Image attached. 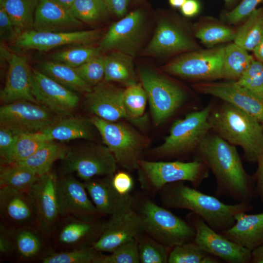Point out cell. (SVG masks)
Listing matches in <instances>:
<instances>
[{
	"label": "cell",
	"instance_id": "cell-38",
	"mask_svg": "<svg viewBox=\"0 0 263 263\" xmlns=\"http://www.w3.org/2000/svg\"><path fill=\"white\" fill-rule=\"evenodd\" d=\"M82 22H99L108 16L109 10L104 0H75L70 8Z\"/></svg>",
	"mask_w": 263,
	"mask_h": 263
},
{
	"label": "cell",
	"instance_id": "cell-56",
	"mask_svg": "<svg viewBox=\"0 0 263 263\" xmlns=\"http://www.w3.org/2000/svg\"><path fill=\"white\" fill-rule=\"evenodd\" d=\"M251 263H263V244L251 251Z\"/></svg>",
	"mask_w": 263,
	"mask_h": 263
},
{
	"label": "cell",
	"instance_id": "cell-9",
	"mask_svg": "<svg viewBox=\"0 0 263 263\" xmlns=\"http://www.w3.org/2000/svg\"><path fill=\"white\" fill-rule=\"evenodd\" d=\"M62 160L64 174L75 173L86 181L95 176H113L117 162L104 145L89 144L69 148Z\"/></svg>",
	"mask_w": 263,
	"mask_h": 263
},
{
	"label": "cell",
	"instance_id": "cell-46",
	"mask_svg": "<svg viewBox=\"0 0 263 263\" xmlns=\"http://www.w3.org/2000/svg\"><path fill=\"white\" fill-rule=\"evenodd\" d=\"M236 83L263 99V63L253 60Z\"/></svg>",
	"mask_w": 263,
	"mask_h": 263
},
{
	"label": "cell",
	"instance_id": "cell-41",
	"mask_svg": "<svg viewBox=\"0 0 263 263\" xmlns=\"http://www.w3.org/2000/svg\"><path fill=\"white\" fill-rule=\"evenodd\" d=\"M142 233L137 237L140 263H168L170 247L160 243L149 235H143Z\"/></svg>",
	"mask_w": 263,
	"mask_h": 263
},
{
	"label": "cell",
	"instance_id": "cell-51",
	"mask_svg": "<svg viewBox=\"0 0 263 263\" xmlns=\"http://www.w3.org/2000/svg\"><path fill=\"white\" fill-rule=\"evenodd\" d=\"M112 182L116 191L123 195L129 194L133 186L131 175L124 171L115 173L112 177Z\"/></svg>",
	"mask_w": 263,
	"mask_h": 263
},
{
	"label": "cell",
	"instance_id": "cell-3",
	"mask_svg": "<svg viewBox=\"0 0 263 263\" xmlns=\"http://www.w3.org/2000/svg\"><path fill=\"white\" fill-rule=\"evenodd\" d=\"M214 105L208 116L211 131L244 150V158L257 162L263 151V127L254 117L227 102Z\"/></svg>",
	"mask_w": 263,
	"mask_h": 263
},
{
	"label": "cell",
	"instance_id": "cell-11",
	"mask_svg": "<svg viewBox=\"0 0 263 263\" xmlns=\"http://www.w3.org/2000/svg\"><path fill=\"white\" fill-rule=\"evenodd\" d=\"M225 47L187 52L168 63L163 68L170 75L197 80L222 78Z\"/></svg>",
	"mask_w": 263,
	"mask_h": 263
},
{
	"label": "cell",
	"instance_id": "cell-16",
	"mask_svg": "<svg viewBox=\"0 0 263 263\" xmlns=\"http://www.w3.org/2000/svg\"><path fill=\"white\" fill-rule=\"evenodd\" d=\"M101 37L100 30L52 32L30 29L22 32L14 45L19 49L46 51L69 44L89 45Z\"/></svg>",
	"mask_w": 263,
	"mask_h": 263
},
{
	"label": "cell",
	"instance_id": "cell-5",
	"mask_svg": "<svg viewBox=\"0 0 263 263\" xmlns=\"http://www.w3.org/2000/svg\"><path fill=\"white\" fill-rule=\"evenodd\" d=\"M138 169L141 187L150 191H160L166 185L179 181L189 182L197 188L209 176L207 166L194 160L154 162L142 159Z\"/></svg>",
	"mask_w": 263,
	"mask_h": 263
},
{
	"label": "cell",
	"instance_id": "cell-25",
	"mask_svg": "<svg viewBox=\"0 0 263 263\" xmlns=\"http://www.w3.org/2000/svg\"><path fill=\"white\" fill-rule=\"evenodd\" d=\"M0 209L5 224L12 228L38 227L35 209L28 193L7 187L0 188Z\"/></svg>",
	"mask_w": 263,
	"mask_h": 263
},
{
	"label": "cell",
	"instance_id": "cell-60",
	"mask_svg": "<svg viewBox=\"0 0 263 263\" xmlns=\"http://www.w3.org/2000/svg\"><path fill=\"white\" fill-rule=\"evenodd\" d=\"M228 4H232L235 3L238 0H224Z\"/></svg>",
	"mask_w": 263,
	"mask_h": 263
},
{
	"label": "cell",
	"instance_id": "cell-18",
	"mask_svg": "<svg viewBox=\"0 0 263 263\" xmlns=\"http://www.w3.org/2000/svg\"><path fill=\"white\" fill-rule=\"evenodd\" d=\"M0 56L8 65L5 83L0 92V100L4 104L19 100L39 103L31 93V70L26 58L10 53L1 42Z\"/></svg>",
	"mask_w": 263,
	"mask_h": 263
},
{
	"label": "cell",
	"instance_id": "cell-42",
	"mask_svg": "<svg viewBox=\"0 0 263 263\" xmlns=\"http://www.w3.org/2000/svg\"><path fill=\"white\" fill-rule=\"evenodd\" d=\"M100 53L98 47L87 45L56 52L53 54L51 57L53 61L76 68L92 58L100 55Z\"/></svg>",
	"mask_w": 263,
	"mask_h": 263
},
{
	"label": "cell",
	"instance_id": "cell-40",
	"mask_svg": "<svg viewBox=\"0 0 263 263\" xmlns=\"http://www.w3.org/2000/svg\"><path fill=\"white\" fill-rule=\"evenodd\" d=\"M102 252L93 246L53 252L42 259V263H97Z\"/></svg>",
	"mask_w": 263,
	"mask_h": 263
},
{
	"label": "cell",
	"instance_id": "cell-15",
	"mask_svg": "<svg viewBox=\"0 0 263 263\" xmlns=\"http://www.w3.org/2000/svg\"><path fill=\"white\" fill-rule=\"evenodd\" d=\"M57 177L49 172L40 176L29 195L35 209L38 228L44 236H49L56 227L60 214L57 195Z\"/></svg>",
	"mask_w": 263,
	"mask_h": 263
},
{
	"label": "cell",
	"instance_id": "cell-44",
	"mask_svg": "<svg viewBox=\"0 0 263 263\" xmlns=\"http://www.w3.org/2000/svg\"><path fill=\"white\" fill-rule=\"evenodd\" d=\"M236 32L220 24H210L199 28L195 36L202 43L208 46L234 40Z\"/></svg>",
	"mask_w": 263,
	"mask_h": 263
},
{
	"label": "cell",
	"instance_id": "cell-33",
	"mask_svg": "<svg viewBox=\"0 0 263 263\" xmlns=\"http://www.w3.org/2000/svg\"><path fill=\"white\" fill-rule=\"evenodd\" d=\"M254 60L247 51L235 43L225 47L222 78L237 81Z\"/></svg>",
	"mask_w": 263,
	"mask_h": 263
},
{
	"label": "cell",
	"instance_id": "cell-55",
	"mask_svg": "<svg viewBox=\"0 0 263 263\" xmlns=\"http://www.w3.org/2000/svg\"><path fill=\"white\" fill-rule=\"evenodd\" d=\"M182 14L187 17H192L200 10V4L198 0H187L180 8Z\"/></svg>",
	"mask_w": 263,
	"mask_h": 263
},
{
	"label": "cell",
	"instance_id": "cell-28",
	"mask_svg": "<svg viewBox=\"0 0 263 263\" xmlns=\"http://www.w3.org/2000/svg\"><path fill=\"white\" fill-rule=\"evenodd\" d=\"M91 119L80 117L63 118L43 131L50 140L68 141L76 139L92 140L94 128Z\"/></svg>",
	"mask_w": 263,
	"mask_h": 263
},
{
	"label": "cell",
	"instance_id": "cell-24",
	"mask_svg": "<svg viewBox=\"0 0 263 263\" xmlns=\"http://www.w3.org/2000/svg\"><path fill=\"white\" fill-rule=\"evenodd\" d=\"M113 176L103 179H90L84 182L86 190L100 215L110 217L125 213L133 209V199L123 195L113 188Z\"/></svg>",
	"mask_w": 263,
	"mask_h": 263
},
{
	"label": "cell",
	"instance_id": "cell-39",
	"mask_svg": "<svg viewBox=\"0 0 263 263\" xmlns=\"http://www.w3.org/2000/svg\"><path fill=\"white\" fill-rule=\"evenodd\" d=\"M51 141L43 132L20 133L15 144L11 164L26 159Z\"/></svg>",
	"mask_w": 263,
	"mask_h": 263
},
{
	"label": "cell",
	"instance_id": "cell-31",
	"mask_svg": "<svg viewBox=\"0 0 263 263\" xmlns=\"http://www.w3.org/2000/svg\"><path fill=\"white\" fill-rule=\"evenodd\" d=\"M69 149L65 145L52 140L26 159L13 164L26 166L41 176L51 171L55 162L63 160Z\"/></svg>",
	"mask_w": 263,
	"mask_h": 263
},
{
	"label": "cell",
	"instance_id": "cell-53",
	"mask_svg": "<svg viewBox=\"0 0 263 263\" xmlns=\"http://www.w3.org/2000/svg\"><path fill=\"white\" fill-rule=\"evenodd\" d=\"M109 12L117 17L125 15L130 0H104Z\"/></svg>",
	"mask_w": 263,
	"mask_h": 263
},
{
	"label": "cell",
	"instance_id": "cell-6",
	"mask_svg": "<svg viewBox=\"0 0 263 263\" xmlns=\"http://www.w3.org/2000/svg\"><path fill=\"white\" fill-rule=\"evenodd\" d=\"M214 105L210 103L204 108L175 121L169 135L154 152L161 156L173 157L195 153L211 131L208 119Z\"/></svg>",
	"mask_w": 263,
	"mask_h": 263
},
{
	"label": "cell",
	"instance_id": "cell-21",
	"mask_svg": "<svg viewBox=\"0 0 263 263\" xmlns=\"http://www.w3.org/2000/svg\"><path fill=\"white\" fill-rule=\"evenodd\" d=\"M56 236V244L69 250L92 246L102 233L106 222L99 219L62 217Z\"/></svg>",
	"mask_w": 263,
	"mask_h": 263
},
{
	"label": "cell",
	"instance_id": "cell-13",
	"mask_svg": "<svg viewBox=\"0 0 263 263\" xmlns=\"http://www.w3.org/2000/svg\"><path fill=\"white\" fill-rule=\"evenodd\" d=\"M145 31L144 16L140 10L133 11L112 24L101 39V52L117 51L132 57L139 51Z\"/></svg>",
	"mask_w": 263,
	"mask_h": 263
},
{
	"label": "cell",
	"instance_id": "cell-19",
	"mask_svg": "<svg viewBox=\"0 0 263 263\" xmlns=\"http://www.w3.org/2000/svg\"><path fill=\"white\" fill-rule=\"evenodd\" d=\"M194 87L201 94L231 104L254 117L263 127V99L235 81L202 82L195 84Z\"/></svg>",
	"mask_w": 263,
	"mask_h": 263
},
{
	"label": "cell",
	"instance_id": "cell-32",
	"mask_svg": "<svg viewBox=\"0 0 263 263\" xmlns=\"http://www.w3.org/2000/svg\"><path fill=\"white\" fill-rule=\"evenodd\" d=\"M39 176L34 170L23 165L17 164L2 165L0 186L28 194Z\"/></svg>",
	"mask_w": 263,
	"mask_h": 263
},
{
	"label": "cell",
	"instance_id": "cell-17",
	"mask_svg": "<svg viewBox=\"0 0 263 263\" xmlns=\"http://www.w3.org/2000/svg\"><path fill=\"white\" fill-rule=\"evenodd\" d=\"M56 190L61 217L92 219L100 216L88 197L84 183L72 174L57 178Z\"/></svg>",
	"mask_w": 263,
	"mask_h": 263
},
{
	"label": "cell",
	"instance_id": "cell-45",
	"mask_svg": "<svg viewBox=\"0 0 263 263\" xmlns=\"http://www.w3.org/2000/svg\"><path fill=\"white\" fill-rule=\"evenodd\" d=\"M140 263L137 237L121 245L109 255L102 254L97 263Z\"/></svg>",
	"mask_w": 263,
	"mask_h": 263
},
{
	"label": "cell",
	"instance_id": "cell-14",
	"mask_svg": "<svg viewBox=\"0 0 263 263\" xmlns=\"http://www.w3.org/2000/svg\"><path fill=\"white\" fill-rule=\"evenodd\" d=\"M31 90L37 101L63 118L71 116L79 97L75 92L61 85L38 70H31Z\"/></svg>",
	"mask_w": 263,
	"mask_h": 263
},
{
	"label": "cell",
	"instance_id": "cell-8",
	"mask_svg": "<svg viewBox=\"0 0 263 263\" xmlns=\"http://www.w3.org/2000/svg\"><path fill=\"white\" fill-rule=\"evenodd\" d=\"M139 75L147 94L153 122L158 125L183 105L186 94L179 85L154 70L142 68Z\"/></svg>",
	"mask_w": 263,
	"mask_h": 263
},
{
	"label": "cell",
	"instance_id": "cell-10",
	"mask_svg": "<svg viewBox=\"0 0 263 263\" xmlns=\"http://www.w3.org/2000/svg\"><path fill=\"white\" fill-rule=\"evenodd\" d=\"M62 118L44 105L27 100L5 104L0 108V127L19 134L42 132Z\"/></svg>",
	"mask_w": 263,
	"mask_h": 263
},
{
	"label": "cell",
	"instance_id": "cell-12",
	"mask_svg": "<svg viewBox=\"0 0 263 263\" xmlns=\"http://www.w3.org/2000/svg\"><path fill=\"white\" fill-rule=\"evenodd\" d=\"M188 222L195 230L194 242L203 250L228 263H251V251L228 240L190 212Z\"/></svg>",
	"mask_w": 263,
	"mask_h": 263
},
{
	"label": "cell",
	"instance_id": "cell-36",
	"mask_svg": "<svg viewBox=\"0 0 263 263\" xmlns=\"http://www.w3.org/2000/svg\"><path fill=\"white\" fill-rule=\"evenodd\" d=\"M263 36V8L256 9L236 32L234 43L253 51Z\"/></svg>",
	"mask_w": 263,
	"mask_h": 263
},
{
	"label": "cell",
	"instance_id": "cell-27",
	"mask_svg": "<svg viewBox=\"0 0 263 263\" xmlns=\"http://www.w3.org/2000/svg\"><path fill=\"white\" fill-rule=\"evenodd\" d=\"M235 219L231 227L220 233L251 251L263 244V212H241L235 215Z\"/></svg>",
	"mask_w": 263,
	"mask_h": 263
},
{
	"label": "cell",
	"instance_id": "cell-20",
	"mask_svg": "<svg viewBox=\"0 0 263 263\" xmlns=\"http://www.w3.org/2000/svg\"><path fill=\"white\" fill-rule=\"evenodd\" d=\"M144 232L142 218L132 209L110 217L102 233L92 246L98 251L111 253Z\"/></svg>",
	"mask_w": 263,
	"mask_h": 263
},
{
	"label": "cell",
	"instance_id": "cell-61",
	"mask_svg": "<svg viewBox=\"0 0 263 263\" xmlns=\"http://www.w3.org/2000/svg\"><path fill=\"white\" fill-rule=\"evenodd\" d=\"M137 0L140 1V0Z\"/></svg>",
	"mask_w": 263,
	"mask_h": 263
},
{
	"label": "cell",
	"instance_id": "cell-54",
	"mask_svg": "<svg viewBox=\"0 0 263 263\" xmlns=\"http://www.w3.org/2000/svg\"><path fill=\"white\" fill-rule=\"evenodd\" d=\"M257 163L258 169L253 176L256 184V194L259 196L263 204V151L259 157Z\"/></svg>",
	"mask_w": 263,
	"mask_h": 263
},
{
	"label": "cell",
	"instance_id": "cell-26",
	"mask_svg": "<svg viewBox=\"0 0 263 263\" xmlns=\"http://www.w3.org/2000/svg\"><path fill=\"white\" fill-rule=\"evenodd\" d=\"M82 25V22L74 16L70 9L50 0H39L33 29L41 32H69Z\"/></svg>",
	"mask_w": 263,
	"mask_h": 263
},
{
	"label": "cell",
	"instance_id": "cell-4",
	"mask_svg": "<svg viewBox=\"0 0 263 263\" xmlns=\"http://www.w3.org/2000/svg\"><path fill=\"white\" fill-rule=\"evenodd\" d=\"M90 119L117 164L129 170L138 169L149 139L125 123L107 121L94 115Z\"/></svg>",
	"mask_w": 263,
	"mask_h": 263
},
{
	"label": "cell",
	"instance_id": "cell-52",
	"mask_svg": "<svg viewBox=\"0 0 263 263\" xmlns=\"http://www.w3.org/2000/svg\"><path fill=\"white\" fill-rule=\"evenodd\" d=\"M15 251L13 228L0 225V252L4 255H9Z\"/></svg>",
	"mask_w": 263,
	"mask_h": 263
},
{
	"label": "cell",
	"instance_id": "cell-58",
	"mask_svg": "<svg viewBox=\"0 0 263 263\" xmlns=\"http://www.w3.org/2000/svg\"><path fill=\"white\" fill-rule=\"evenodd\" d=\"M64 8L70 9L75 0H50Z\"/></svg>",
	"mask_w": 263,
	"mask_h": 263
},
{
	"label": "cell",
	"instance_id": "cell-43",
	"mask_svg": "<svg viewBox=\"0 0 263 263\" xmlns=\"http://www.w3.org/2000/svg\"><path fill=\"white\" fill-rule=\"evenodd\" d=\"M208 254L194 241L176 245L169 252V263H204Z\"/></svg>",
	"mask_w": 263,
	"mask_h": 263
},
{
	"label": "cell",
	"instance_id": "cell-35",
	"mask_svg": "<svg viewBox=\"0 0 263 263\" xmlns=\"http://www.w3.org/2000/svg\"><path fill=\"white\" fill-rule=\"evenodd\" d=\"M39 0H6L0 5L10 16L20 34L33 29Z\"/></svg>",
	"mask_w": 263,
	"mask_h": 263
},
{
	"label": "cell",
	"instance_id": "cell-37",
	"mask_svg": "<svg viewBox=\"0 0 263 263\" xmlns=\"http://www.w3.org/2000/svg\"><path fill=\"white\" fill-rule=\"evenodd\" d=\"M148 96L141 83L128 86L124 90L123 103L131 122L140 126L146 120L142 116L145 112Z\"/></svg>",
	"mask_w": 263,
	"mask_h": 263
},
{
	"label": "cell",
	"instance_id": "cell-59",
	"mask_svg": "<svg viewBox=\"0 0 263 263\" xmlns=\"http://www.w3.org/2000/svg\"><path fill=\"white\" fill-rule=\"evenodd\" d=\"M187 0H169V4L174 8H181Z\"/></svg>",
	"mask_w": 263,
	"mask_h": 263
},
{
	"label": "cell",
	"instance_id": "cell-48",
	"mask_svg": "<svg viewBox=\"0 0 263 263\" xmlns=\"http://www.w3.org/2000/svg\"><path fill=\"white\" fill-rule=\"evenodd\" d=\"M19 134L9 129L0 127V156L2 165L12 163L14 148Z\"/></svg>",
	"mask_w": 263,
	"mask_h": 263
},
{
	"label": "cell",
	"instance_id": "cell-7",
	"mask_svg": "<svg viewBox=\"0 0 263 263\" xmlns=\"http://www.w3.org/2000/svg\"><path fill=\"white\" fill-rule=\"evenodd\" d=\"M140 211L144 232L163 245L173 248L194 241L195 230L190 224L151 200L143 203Z\"/></svg>",
	"mask_w": 263,
	"mask_h": 263
},
{
	"label": "cell",
	"instance_id": "cell-57",
	"mask_svg": "<svg viewBox=\"0 0 263 263\" xmlns=\"http://www.w3.org/2000/svg\"><path fill=\"white\" fill-rule=\"evenodd\" d=\"M253 52L258 60L263 63V36Z\"/></svg>",
	"mask_w": 263,
	"mask_h": 263
},
{
	"label": "cell",
	"instance_id": "cell-29",
	"mask_svg": "<svg viewBox=\"0 0 263 263\" xmlns=\"http://www.w3.org/2000/svg\"><path fill=\"white\" fill-rule=\"evenodd\" d=\"M133 57L117 51H113L104 56V80L118 82L126 87L136 83Z\"/></svg>",
	"mask_w": 263,
	"mask_h": 263
},
{
	"label": "cell",
	"instance_id": "cell-49",
	"mask_svg": "<svg viewBox=\"0 0 263 263\" xmlns=\"http://www.w3.org/2000/svg\"><path fill=\"white\" fill-rule=\"evenodd\" d=\"M263 0H242L232 10L225 15L226 20L230 23L236 24L248 17L256 9L257 6Z\"/></svg>",
	"mask_w": 263,
	"mask_h": 263
},
{
	"label": "cell",
	"instance_id": "cell-50",
	"mask_svg": "<svg viewBox=\"0 0 263 263\" xmlns=\"http://www.w3.org/2000/svg\"><path fill=\"white\" fill-rule=\"evenodd\" d=\"M20 33L12 19L2 8H0V37L1 42H14Z\"/></svg>",
	"mask_w": 263,
	"mask_h": 263
},
{
	"label": "cell",
	"instance_id": "cell-1",
	"mask_svg": "<svg viewBox=\"0 0 263 263\" xmlns=\"http://www.w3.org/2000/svg\"><path fill=\"white\" fill-rule=\"evenodd\" d=\"M194 160L205 164L214 175L217 197L250 203L256 195L254 176L244 169L236 146L215 132L208 133L200 143Z\"/></svg>",
	"mask_w": 263,
	"mask_h": 263
},
{
	"label": "cell",
	"instance_id": "cell-30",
	"mask_svg": "<svg viewBox=\"0 0 263 263\" xmlns=\"http://www.w3.org/2000/svg\"><path fill=\"white\" fill-rule=\"evenodd\" d=\"M37 70L75 92L86 94L92 90L93 88L80 78L74 68L65 64L53 60L44 61L38 64Z\"/></svg>",
	"mask_w": 263,
	"mask_h": 263
},
{
	"label": "cell",
	"instance_id": "cell-22",
	"mask_svg": "<svg viewBox=\"0 0 263 263\" xmlns=\"http://www.w3.org/2000/svg\"><path fill=\"white\" fill-rule=\"evenodd\" d=\"M123 92V89L104 80L85 94V104L93 115L104 120L115 122L125 118L131 122L124 105Z\"/></svg>",
	"mask_w": 263,
	"mask_h": 263
},
{
	"label": "cell",
	"instance_id": "cell-23",
	"mask_svg": "<svg viewBox=\"0 0 263 263\" xmlns=\"http://www.w3.org/2000/svg\"><path fill=\"white\" fill-rule=\"evenodd\" d=\"M197 45L179 27L166 19L159 20L154 35L144 54L165 56L196 50Z\"/></svg>",
	"mask_w": 263,
	"mask_h": 263
},
{
	"label": "cell",
	"instance_id": "cell-34",
	"mask_svg": "<svg viewBox=\"0 0 263 263\" xmlns=\"http://www.w3.org/2000/svg\"><path fill=\"white\" fill-rule=\"evenodd\" d=\"M15 251L21 258L32 259L38 256L42 248V232L35 226L13 228Z\"/></svg>",
	"mask_w": 263,
	"mask_h": 263
},
{
	"label": "cell",
	"instance_id": "cell-2",
	"mask_svg": "<svg viewBox=\"0 0 263 263\" xmlns=\"http://www.w3.org/2000/svg\"><path fill=\"white\" fill-rule=\"evenodd\" d=\"M160 191L164 206L169 208L188 210L219 233L228 229L235 224L236 215L253 208L250 203L225 204L214 196L185 185L184 181L167 184Z\"/></svg>",
	"mask_w": 263,
	"mask_h": 263
},
{
	"label": "cell",
	"instance_id": "cell-47",
	"mask_svg": "<svg viewBox=\"0 0 263 263\" xmlns=\"http://www.w3.org/2000/svg\"><path fill=\"white\" fill-rule=\"evenodd\" d=\"M74 68L80 78L93 87L104 79V56L100 55L95 56Z\"/></svg>",
	"mask_w": 263,
	"mask_h": 263
}]
</instances>
